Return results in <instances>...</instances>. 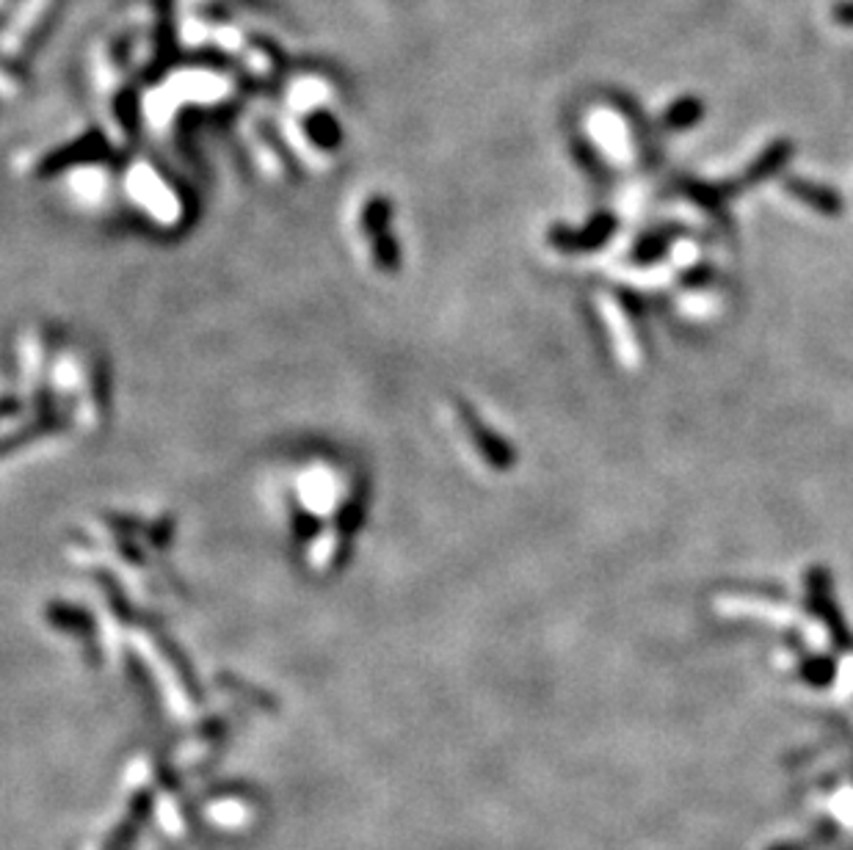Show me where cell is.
<instances>
[{
	"label": "cell",
	"instance_id": "6da1fadb",
	"mask_svg": "<svg viewBox=\"0 0 853 850\" xmlns=\"http://www.w3.org/2000/svg\"><path fill=\"white\" fill-rule=\"evenodd\" d=\"M600 309L602 318H605L608 331H611L613 349L616 354L622 356L624 367H638L641 365V345H638L636 335H633V326L627 320V313L622 309V304L608 299V295H600Z\"/></svg>",
	"mask_w": 853,
	"mask_h": 850
},
{
	"label": "cell",
	"instance_id": "7a4b0ae2",
	"mask_svg": "<svg viewBox=\"0 0 853 850\" xmlns=\"http://www.w3.org/2000/svg\"><path fill=\"white\" fill-rule=\"evenodd\" d=\"M705 113V106L696 97H683V100L671 102L663 113V124L669 131H688Z\"/></svg>",
	"mask_w": 853,
	"mask_h": 850
},
{
	"label": "cell",
	"instance_id": "3957f363",
	"mask_svg": "<svg viewBox=\"0 0 853 850\" xmlns=\"http://www.w3.org/2000/svg\"><path fill=\"white\" fill-rule=\"evenodd\" d=\"M790 191H793L795 196H801L804 202H809L813 207H818V210H826V212H834L840 210V199H837L831 191L820 189V185L815 183H804V180H793L790 183Z\"/></svg>",
	"mask_w": 853,
	"mask_h": 850
},
{
	"label": "cell",
	"instance_id": "277c9868",
	"mask_svg": "<svg viewBox=\"0 0 853 850\" xmlns=\"http://www.w3.org/2000/svg\"><path fill=\"white\" fill-rule=\"evenodd\" d=\"M831 17H834L840 25H845V28H853V0H840V3H834Z\"/></svg>",
	"mask_w": 853,
	"mask_h": 850
}]
</instances>
